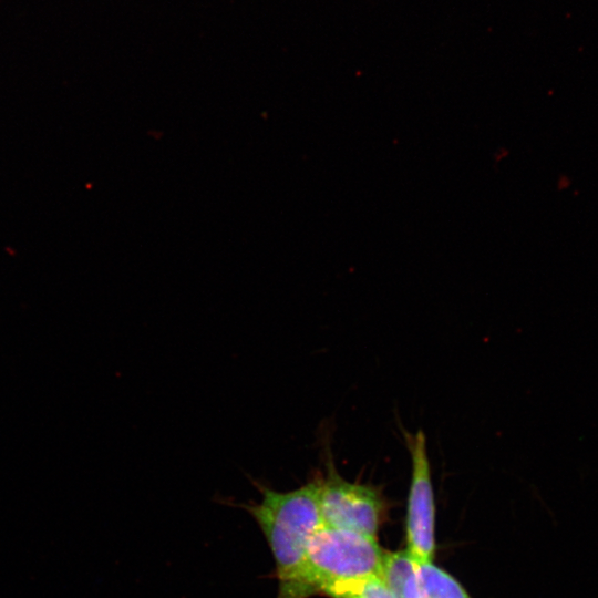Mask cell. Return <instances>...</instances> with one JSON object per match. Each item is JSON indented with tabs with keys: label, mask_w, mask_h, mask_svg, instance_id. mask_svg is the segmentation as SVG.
Masks as SVG:
<instances>
[{
	"label": "cell",
	"mask_w": 598,
	"mask_h": 598,
	"mask_svg": "<svg viewBox=\"0 0 598 598\" xmlns=\"http://www.w3.org/2000/svg\"><path fill=\"white\" fill-rule=\"evenodd\" d=\"M258 486L261 501L248 509L267 538L280 585L298 571L313 536L323 526L319 504L320 473L289 492Z\"/></svg>",
	"instance_id": "6da1fadb"
},
{
	"label": "cell",
	"mask_w": 598,
	"mask_h": 598,
	"mask_svg": "<svg viewBox=\"0 0 598 598\" xmlns=\"http://www.w3.org/2000/svg\"><path fill=\"white\" fill-rule=\"evenodd\" d=\"M384 554L375 538L322 526L298 571L279 585L277 598H310L344 580L381 575Z\"/></svg>",
	"instance_id": "7a4b0ae2"
},
{
	"label": "cell",
	"mask_w": 598,
	"mask_h": 598,
	"mask_svg": "<svg viewBox=\"0 0 598 598\" xmlns=\"http://www.w3.org/2000/svg\"><path fill=\"white\" fill-rule=\"evenodd\" d=\"M326 474H320L319 504L324 527L375 538L386 511L382 493L370 484L349 482L334 467L326 448Z\"/></svg>",
	"instance_id": "3957f363"
},
{
	"label": "cell",
	"mask_w": 598,
	"mask_h": 598,
	"mask_svg": "<svg viewBox=\"0 0 598 598\" xmlns=\"http://www.w3.org/2000/svg\"><path fill=\"white\" fill-rule=\"evenodd\" d=\"M412 473L406 512V551L415 564L431 563L435 553V502L426 437L401 427Z\"/></svg>",
	"instance_id": "277c9868"
},
{
	"label": "cell",
	"mask_w": 598,
	"mask_h": 598,
	"mask_svg": "<svg viewBox=\"0 0 598 598\" xmlns=\"http://www.w3.org/2000/svg\"><path fill=\"white\" fill-rule=\"evenodd\" d=\"M381 576L394 598H423L415 573V564L408 551H386Z\"/></svg>",
	"instance_id": "5b68a950"
},
{
	"label": "cell",
	"mask_w": 598,
	"mask_h": 598,
	"mask_svg": "<svg viewBox=\"0 0 598 598\" xmlns=\"http://www.w3.org/2000/svg\"><path fill=\"white\" fill-rule=\"evenodd\" d=\"M415 573L423 598H471L454 577L432 561L415 564Z\"/></svg>",
	"instance_id": "8992f818"
},
{
	"label": "cell",
	"mask_w": 598,
	"mask_h": 598,
	"mask_svg": "<svg viewBox=\"0 0 598 598\" xmlns=\"http://www.w3.org/2000/svg\"><path fill=\"white\" fill-rule=\"evenodd\" d=\"M323 595L329 598H394L381 575H370L334 584Z\"/></svg>",
	"instance_id": "52a82bcc"
}]
</instances>
